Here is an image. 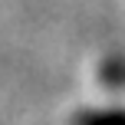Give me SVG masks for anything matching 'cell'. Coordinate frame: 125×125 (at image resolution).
Here are the masks:
<instances>
[{
  "label": "cell",
  "instance_id": "1",
  "mask_svg": "<svg viewBox=\"0 0 125 125\" xmlns=\"http://www.w3.org/2000/svg\"><path fill=\"white\" fill-rule=\"evenodd\" d=\"M79 125H125V115L122 112H99V115L79 119Z\"/></svg>",
  "mask_w": 125,
  "mask_h": 125
}]
</instances>
